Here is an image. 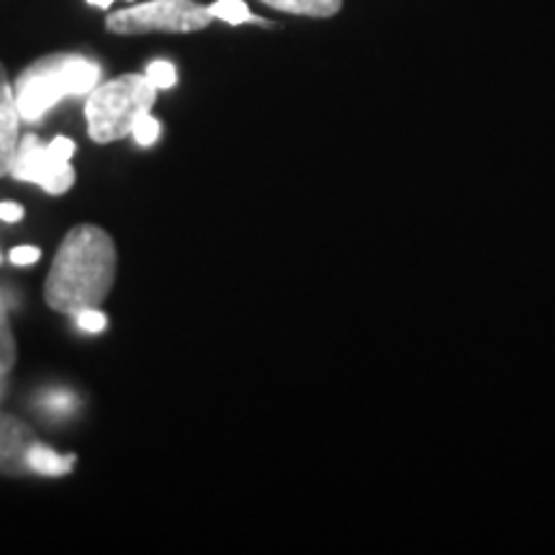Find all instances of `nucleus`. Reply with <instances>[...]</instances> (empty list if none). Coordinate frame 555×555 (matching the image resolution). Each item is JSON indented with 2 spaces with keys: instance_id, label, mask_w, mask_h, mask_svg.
<instances>
[{
  "instance_id": "1",
  "label": "nucleus",
  "mask_w": 555,
  "mask_h": 555,
  "mask_svg": "<svg viewBox=\"0 0 555 555\" xmlns=\"http://www.w3.org/2000/svg\"><path fill=\"white\" fill-rule=\"evenodd\" d=\"M116 266V245L106 229L95 224L69 229L47 275V307L69 317L82 309H101L114 286Z\"/></svg>"
},
{
  "instance_id": "2",
  "label": "nucleus",
  "mask_w": 555,
  "mask_h": 555,
  "mask_svg": "<svg viewBox=\"0 0 555 555\" xmlns=\"http://www.w3.org/2000/svg\"><path fill=\"white\" fill-rule=\"evenodd\" d=\"M101 67L82 54H50L24 69L16 82V103L24 121H39L67 95H88L99 86Z\"/></svg>"
},
{
  "instance_id": "3",
  "label": "nucleus",
  "mask_w": 555,
  "mask_h": 555,
  "mask_svg": "<svg viewBox=\"0 0 555 555\" xmlns=\"http://www.w3.org/2000/svg\"><path fill=\"white\" fill-rule=\"evenodd\" d=\"M155 101L157 88L147 80V75L131 73L95 86L86 101L90 139L108 144L131 137L137 119L142 114H150Z\"/></svg>"
},
{
  "instance_id": "4",
  "label": "nucleus",
  "mask_w": 555,
  "mask_h": 555,
  "mask_svg": "<svg viewBox=\"0 0 555 555\" xmlns=\"http://www.w3.org/2000/svg\"><path fill=\"white\" fill-rule=\"evenodd\" d=\"M211 11L196 0H150L106 16V29L121 37L134 34H191L211 26Z\"/></svg>"
},
{
  "instance_id": "5",
  "label": "nucleus",
  "mask_w": 555,
  "mask_h": 555,
  "mask_svg": "<svg viewBox=\"0 0 555 555\" xmlns=\"http://www.w3.org/2000/svg\"><path fill=\"white\" fill-rule=\"evenodd\" d=\"M11 176L16 180H26V183H37L47 193H54V196L69 191L75 183L73 165L52 157L47 144H41L37 134H26L21 139L11 165Z\"/></svg>"
},
{
  "instance_id": "6",
  "label": "nucleus",
  "mask_w": 555,
  "mask_h": 555,
  "mask_svg": "<svg viewBox=\"0 0 555 555\" xmlns=\"http://www.w3.org/2000/svg\"><path fill=\"white\" fill-rule=\"evenodd\" d=\"M21 114L16 103V90H13L9 73H5L3 62H0V178L11 176L13 157H16L21 137Z\"/></svg>"
},
{
  "instance_id": "7",
  "label": "nucleus",
  "mask_w": 555,
  "mask_h": 555,
  "mask_svg": "<svg viewBox=\"0 0 555 555\" xmlns=\"http://www.w3.org/2000/svg\"><path fill=\"white\" fill-rule=\"evenodd\" d=\"M37 446V437L24 422L0 414V474H21L29 470V450Z\"/></svg>"
},
{
  "instance_id": "8",
  "label": "nucleus",
  "mask_w": 555,
  "mask_h": 555,
  "mask_svg": "<svg viewBox=\"0 0 555 555\" xmlns=\"http://www.w3.org/2000/svg\"><path fill=\"white\" fill-rule=\"evenodd\" d=\"M266 5H273L278 11L296 13V16L309 18H330L337 16L343 9V0H262Z\"/></svg>"
},
{
  "instance_id": "9",
  "label": "nucleus",
  "mask_w": 555,
  "mask_h": 555,
  "mask_svg": "<svg viewBox=\"0 0 555 555\" xmlns=\"http://www.w3.org/2000/svg\"><path fill=\"white\" fill-rule=\"evenodd\" d=\"M26 463H29V470H37V474L65 476V474H69V468H73L75 455L62 457V455L54 453V450L37 442V446L29 450V457H26Z\"/></svg>"
},
{
  "instance_id": "10",
  "label": "nucleus",
  "mask_w": 555,
  "mask_h": 555,
  "mask_svg": "<svg viewBox=\"0 0 555 555\" xmlns=\"http://www.w3.org/2000/svg\"><path fill=\"white\" fill-rule=\"evenodd\" d=\"M13 365H16V339H13L9 314L0 301V376L11 373Z\"/></svg>"
},
{
  "instance_id": "11",
  "label": "nucleus",
  "mask_w": 555,
  "mask_h": 555,
  "mask_svg": "<svg viewBox=\"0 0 555 555\" xmlns=\"http://www.w3.org/2000/svg\"><path fill=\"white\" fill-rule=\"evenodd\" d=\"M208 11H211L214 18L227 21V24L232 26L245 24V21H258L253 13H249V9L242 3V0H217L214 5H208Z\"/></svg>"
},
{
  "instance_id": "12",
  "label": "nucleus",
  "mask_w": 555,
  "mask_h": 555,
  "mask_svg": "<svg viewBox=\"0 0 555 555\" xmlns=\"http://www.w3.org/2000/svg\"><path fill=\"white\" fill-rule=\"evenodd\" d=\"M147 80L152 82V86H155L157 90H168V88H172L176 86V80H178V73H176V67L170 65V62H165V60H157V62H152V65L147 67Z\"/></svg>"
},
{
  "instance_id": "13",
  "label": "nucleus",
  "mask_w": 555,
  "mask_h": 555,
  "mask_svg": "<svg viewBox=\"0 0 555 555\" xmlns=\"http://www.w3.org/2000/svg\"><path fill=\"white\" fill-rule=\"evenodd\" d=\"M131 137L137 139L139 147H150V144H155L159 139V121L155 116L150 114H142L134 124V129H131Z\"/></svg>"
},
{
  "instance_id": "14",
  "label": "nucleus",
  "mask_w": 555,
  "mask_h": 555,
  "mask_svg": "<svg viewBox=\"0 0 555 555\" xmlns=\"http://www.w3.org/2000/svg\"><path fill=\"white\" fill-rule=\"evenodd\" d=\"M75 319H78V327L86 332H103L108 324V317L101 309H82L80 314H75Z\"/></svg>"
},
{
  "instance_id": "15",
  "label": "nucleus",
  "mask_w": 555,
  "mask_h": 555,
  "mask_svg": "<svg viewBox=\"0 0 555 555\" xmlns=\"http://www.w3.org/2000/svg\"><path fill=\"white\" fill-rule=\"evenodd\" d=\"M47 150H50L52 157H57L60 163H69V157L75 155V142L67 137H54L50 144H47Z\"/></svg>"
},
{
  "instance_id": "16",
  "label": "nucleus",
  "mask_w": 555,
  "mask_h": 555,
  "mask_svg": "<svg viewBox=\"0 0 555 555\" xmlns=\"http://www.w3.org/2000/svg\"><path fill=\"white\" fill-rule=\"evenodd\" d=\"M39 258H41V249L37 247H16L11 253L13 266H31V262H37Z\"/></svg>"
},
{
  "instance_id": "17",
  "label": "nucleus",
  "mask_w": 555,
  "mask_h": 555,
  "mask_svg": "<svg viewBox=\"0 0 555 555\" xmlns=\"http://www.w3.org/2000/svg\"><path fill=\"white\" fill-rule=\"evenodd\" d=\"M0 219L9 221V224H16V221L24 219V206L5 201V204H0Z\"/></svg>"
},
{
  "instance_id": "18",
  "label": "nucleus",
  "mask_w": 555,
  "mask_h": 555,
  "mask_svg": "<svg viewBox=\"0 0 555 555\" xmlns=\"http://www.w3.org/2000/svg\"><path fill=\"white\" fill-rule=\"evenodd\" d=\"M86 3H88V5H95V9H103V11H106L108 5L114 3V0H86Z\"/></svg>"
},
{
  "instance_id": "19",
  "label": "nucleus",
  "mask_w": 555,
  "mask_h": 555,
  "mask_svg": "<svg viewBox=\"0 0 555 555\" xmlns=\"http://www.w3.org/2000/svg\"><path fill=\"white\" fill-rule=\"evenodd\" d=\"M0 262H3V255H0Z\"/></svg>"
}]
</instances>
